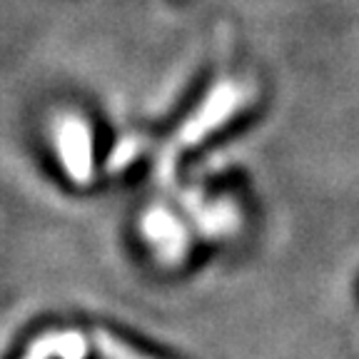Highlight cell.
Segmentation results:
<instances>
[{"label": "cell", "mask_w": 359, "mask_h": 359, "mask_svg": "<svg viewBox=\"0 0 359 359\" xmlns=\"http://www.w3.org/2000/svg\"><path fill=\"white\" fill-rule=\"evenodd\" d=\"M55 145L65 172L78 185H88L93 180V135L80 118L60 120L55 128Z\"/></svg>", "instance_id": "1"}, {"label": "cell", "mask_w": 359, "mask_h": 359, "mask_svg": "<svg viewBox=\"0 0 359 359\" xmlns=\"http://www.w3.org/2000/svg\"><path fill=\"white\" fill-rule=\"evenodd\" d=\"M240 105V93L232 85H219L210 93V97L202 102L200 110L185 123V128L180 130V142L182 145H197L208 133L217 130L219 125L227 123L232 112Z\"/></svg>", "instance_id": "2"}, {"label": "cell", "mask_w": 359, "mask_h": 359, "mask_svg": "<svg viewBox=\"0 0 359 359\" xmlns=\"http://www.w3.org/2000/svg\"><path fill=\"white\" fill-rule=\"evenodd\" d=\"M142 230H145L147 240L157 247L160 257L165 259L182 257V252H185V230H182V224L170 212H165V210H150L145 215Z\"/></svg>", "instance_id": "3"}, {"label": "cell", "mask_w": 359, "mask_h": 359, "mask_svg": "<svg viewBox=\"0 0 359 359\" xmlns=\"http://www.w3.org/2000/svg\"><path fill=\"white\" fill-rule=\"evenodd\" d=\"M85 352H88V347H85V339L78 332H53V334L35 339V344L28 349L25 359H83Z\"/></svg>", "instance_id": "4"}, {"label": "cell", "mask_w": 359, "mask_h": 359, "mask_svg": "<svg viewBox=\"0 0 359 359\" xmlns=\"http://www.w3.org/2000/svg\"><path fill=\"white\" fill-rule=\"evenodd\" d=\"M95 344L105 359H150L145 354L135 352L133 347H128L123 339H118V337H112L110 332H102V330L95 332Z\"/></svg>", "instance_id": "5"}, {"label": "cell", "mask_w": 359, "mask_h": 359, "mask_svg": "<svg viewBox=\"0 0 359 359\" xmlns=\"http://www.w3.org/2000/svg\"><path fill=\"white\" fill-rule=\"evenodd\" d=\"M140 150H142V142L140 140H120V145L115 147V150H112L107 168H110V170L125 168V165H128L130 160H135V155H137Z\"/></svg>", "instance_id": "6"}]
</instances>
